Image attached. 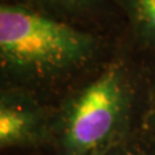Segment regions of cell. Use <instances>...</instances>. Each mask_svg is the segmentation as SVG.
Listing matches in <instances>:
<instances>
[{
    "instance_id": "obj_1",
    "label": "cell",
    "mask_w": 155,
    "mask_h": 155,
    "mask_svg": "<svg viewBox=\"0 0 155 155\" xmlns=\"http://www.w3.org/2000/svg\"><path fill=\"white\" fill-rule=\"evenodd\" d=\"M98 48L96 38L19 4L0 8V61L8 74L49 79L79 69Z\"/></svg>"
},
{
    "instance_id": "obj_2",
    "label": "cell",
    "mask_w": 155,
    "mask_h": 155,
    "mask_svg": "<svg viewBox=\"0 0 155 155\" xmlns=\"http://www.w3.org/2000/svg\"><path fill=\"white\" fill-rule=\"evenodd\" d=\"M130 106V85L120 65H111L67 102L60 122L66 155H96L119 137Z\"/></svg>"
},
{
    "instance_id": "obj_3",
    "label": "cell",
    "mask_w": 155,
    "mask_h": 155,
    "mask_svg": "<svg viewBox=\"0 0 155 155\" xmlns=\"http://www.w3.org/2000/svg\"><path fill=\"white\" fill-rule=\"evenodd\" d=\"M47 120L32 100L18 93H3L0 104V145L22 146L41 138Z\"/></svg>"
},
{
    "instance_id": "obj_4",
    "label": "cell",
    "mask_w": 155,
    "mask_h": 155,
    "mask_svg": "<svg viewBox=\"0 0 155 155\" xmlns=\"http://www.w3.org/2000/svg\"><path fill=\"white\" fill-rule=\"evenodd\" d=\"M137 36L155 48V0H122Z\"/></svg>"
},
{
    "instance_id": "obj_5",
    "label": "cell",
    "mask_w": 155,
    "mask_h": 155,
    "mask_svg": "<svg viewBox=\"0 0 155 155\" xmlns=\"http://www.w3.org/2000/svg\"><path fill=\"white\" fill-rule=\"evenodd\" d=\"M44 3L65 12H83L92 5L97 0H43Z\"/></svg>"
}]
</instances>
